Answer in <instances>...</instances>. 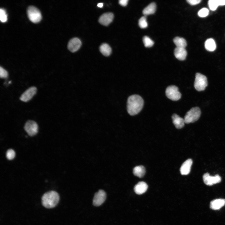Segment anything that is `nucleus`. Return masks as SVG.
Returning <instances> with one entry per match:
<instances>
[{
	"mask_svg": "<svg viewBox=\"0 0 225 225\" xmlns=\"http://www.w3.org/2000/svg\"><path fill=\"white\" fill-rule=\"evenodd\" d=\"M144 104L142 98L138 95H133L128 98L127 110L129 114L132 116L138 114L142 109Z\"/></svg>",
	"mask_w": 225,
	"mask_h": 225,
	"instance_id": "nucleus-1",
	"label": "nucleus"
},
{
	"mask_svg": "<svg viewBox=\"0 0 225 225\" xmlns=\"http://www.w3.org/2000/svg\"><path fill=\"white\" fill-rule=\"evenodd\" d=\"M201 114L200 109L198 107L192 108L185 114L184 117L185 123L188 124L194 122L198 120Z\"/></svg>",
	"mask_w": 225,
	"mask_h": 225,
	"instance_id": "nucleus-3",
	"label": "nucleus"
},
{
	"mask_svg": "<svg viewBox=\"0 0 225 225\" xmlns=\"http://www.w3.org/2000/svg\"><path fill=\"white\" fill-rule=\"evenodd\" d=\"M207 86L208 81L206 76L200 73H196L194 82L195 89L198 91H203Z\"/></svg>",
	"mask_w": 225,
	"mask_h": 225,
	"instance_id": "nucleus-4",
	"label": "nucleus"
},
{
	"mask_svg": "<svg viewBox=\"0 0 225 225\" xmlns=\"http://www.w3.org/2000/svg\"><path fill=\"white\" fill-rule=\"evenodd\" d=\"M0 20L2 22H5L7 20V15L5 10L3 8L0 9Z\"/></svg>",
	"mask_w": 225,
	"mask_h": 225,
	"instance_id": "nucleus-26",
	"label": "nucleus"
},
{
	"mask_svg": "<svg viewBox=\"0 0 225 225\" xmlns=\"http://www.w3.org/2000/svg\"><path fill=\"white\" fill-rule=\"evenodd\" d=\"M167 97L172 101H177L181 98V94L178 91V88L174 85L168 86L165 91Z\"/></svg>",
	"mask_w": 225,
	"mask_h": 225,
	"instance_id": "nucleus-6",
	"label": "nucleus"
},
{
	"mask_svg": "<svg viewBox=\"0 0 225 225\" xmlns=\"http://www.w3.org/2000/svg\"><path fill=\"white\" fill-rule=\"evenodd\" d=\"M6 157L9 160L13 159L15 157V153L14 151L12 149L8 150L6 152Z\"/></svg>",
	"mask_w": 225,
	"mask_h": 225,
	"instance_id": "nucleus-28",
	"label": "nucleus"
},
{
	"mask_svg": "<svg viewBox=\"0 0 225 225\" xmlns=\"http://www.w3.org/2000/svg\"><path fill=\"white\" fill-rule=\"evenodd\" d=\"M99 49L101 53L104 56H108L110 55L112 52V49L107 44H102L100 47Z\"/></svg>",
	"mask_w": 225,
	"mask_h": 225,
	"instance_id": "nucleus-23",
	"label": "nucleus"
},
{
	"mask_svg": "<svg viewBox=\"0 0 225 225\" xmlns=\"http://www.w3.org/2000/svg\"><path fill=\"white\" fill-rule=\"evenodd\" d=\"M37 89L35 87H32L26 90L21 95L20 100L24 102H27L30 100L36 94Z\"/></svg>",
	"mask_w": 225,
	"mask_h": 225,
	"instance_id": "nucleus-9",
	"label": "nucleus"
},
{
	"mask_svg": "<svg viewBox=\"0 0 225 225\" xmlns=\"http://www.w3.org/2000/svg\"><path fill=\"white\" fill-rule=\"evenodd\" d=\"M8 76L7 71L2 67L0 68V77L1 78H6Z\"/></svg>",
	"mask_w": 225,
	"mask_h": 225,
	"instance_id": "nucleus-29",
	"label": "nucleus"
},
{
	"mask_svg": "<svg viewBox=\"0 0 225 225\" xmlns=\"http://www.w3.org/2000/svg\"><path fill=\"white\" fill-rule=\"evenodd\" d=\"M138 25L140 27L142 28H146L148 27L146 16L144 15L140 18L138 21Z\"/></svg>",
	"mask_w": 225,
	"mask_h": 225,
	"instance_id": "nucleus-25",
	"label": "nucleus"
},
{
	"mask_svg": "<svg viewBox=\"0 0 225 225\" xmlns=\"http://www.w3.org/2000/svg\"><path fill=\"white\" fill-rule=\"evenodd\" d=\"M203 180L205 184L211 186L220 182L221 181V178L218 175L211 176L208 173H206L203 175Z\"/></svg>",
	"mask_w": 225,
	"mask_h": 225,
	"instance_id": "nucleus-8",
	"label": "nucleus"
},
{
	"mask_svg": "<svg viewBox=\"0 0 225 225\" xmlns=\"http://www.w3.org/2000/svg\"><path fill=\"white\" fill-rule=\"evenodd\" d=\"M142 40L144 46L146 47H151L154 43L153 41L147 36H144Z\"/></svg>",
	"mask_w": 225,
	"mask_h": 225,
	"instance_id": "nucleus-24",
	"label": "nucleus"
},
{
	"mask_svg": "<svg viewBox=\"0 0 225 225\" xmlns=\"http://www.w3.org/2000/svg\"><path fill=\"white\" fill-rule=\"evenodd\" d=\"M209 12V10L207 8H203L198 11V15L200 17H205L208 16Z\"/></svg>",
	"mask_w": 225,
	"mask_h": 225,
	"instance_id": "nucleus-27",
	"label": "nucleus"
},
{
	"mask_svg": "<svg viewBox=\"0 0 225 225\" xmlns=\"http://www.w3.org/2000/svg\"><path fill=\"white\" fill-rule=\"evenodd\" d=\"M156 8V4L152 2L145 7L142 11V13L145 16L153 14L155 12Z\"/></svg>",
	"mask_w": 225,
	"mask_h": 225,
	"instance_id": "nucleus-19",
	"label": "nucleus"
},
{
	"mask_svg": "<svg viewBox=\"0 0 225 225\" xmlns=\"http://www.w3.org/2000/svg\"><path fill=\"white\" fill-rule=\"evenodd\" d=\"M148 188V185L145 182H139L134 186V190L136 193L141 195L145 192Z\"/></svg>",
	"mask_w": 225,
	"mask_h": 225,
	"instance_id": "nucleus-14",
	"label": "nucleus"
},
{
	"mask_svg": "<svg viewBox=\"0 0 225 225\" xmlns=\"http://www.w3.org/2000/svg\"><path fill=\"white\" fill-rule=\"evenodd\" d=\"M172 122L176 128L178 129L182 128L185 123L184 119L176 114H173L172 116Z\"/></svg>",
	"mask_w": 225,
	"mask_h": 225,
	"instance_id": "nucleus-16",
	"label": "nucleus"
},
{
	"mask_svg": "<svg viewBox=\"0 0 225 225\" xmlns=\"http://www.w3.org/2000/svg\"><path fill=\"white\" fill-rule=\"evenodd\" d=\"M225 205V199L219 198L214 199L210 203V207L212 209H219Z\"/></svg>",
	"mask_w": 225,
	"mask_h": 225,
	"instance_id": "nucleus-15",
	"label": "nucleus"
},
{
	"mask_svg": "<svg viewBox=\"0 0 225 225\" xmlns=\"http://www.w3.org/2000/svg\"><path fill=\"white\" fill-rule=\"evenodd\" d=\"M133 172L135 176L141 178L143 177L145 173V169L143 166H137L134 168Z\"/></svg>",
	"mask_w": 225,
	"mask_h": 225,
	"instance_id": "nucleus-21",
	"label": "nucleus"
},
{
	"mask_svg": "<svg viewBox=\"0 0 225 225\" xmlns=\"http://www.w3.org/2000/svg\"><path fill=\"white\" fill-rule=\"evenodd\" d=\"M205 47L207 50L212 52L215 50L216 45L214 40L210 38L206 40L205 43Z\"/></svg>",
	"mask_w": 225,
	"mask_h": 225,
	"instance_id": "nucleus-20",
	"label": "nucleus"
},
{
	"mask_svg": "<svg viewBox=\"0 0 225 225\" xmlns=\"http://www.w3.org/2000/svg\"><path fill=\"white\" fill-rule=\"evenodd\" d=\"M201 0H187V1L190 4L193 5H197L201 2Z\"/></svg>",
	"mask_w": 225,
	"mask_h": 225,
	"instance_id": "nucleus-30",
	"label": "nucleus"
},
{
	"mask_svg": "<svg viewBox=\"0 0 225 225\" xmlns=\"http://www.w3.org/2000/svg\"><path fill=\"white\" fill-rule=\"evenodd\" d=\"M176 58L180 60H184L187 55V52L185 48H176L174 50Z\"/></svg>",
	"mask_w": 225,
	"mask_h": 225,
	"instance_id": "nucleus-17",
	"label": "nucleus"
},
{
	"mask_svg": "<svg viewBox=\"0 0 225 225\" xmlns=\"http://www.w3.org/2000/svg\"><path fill=\"white\" fill-rule=\"evenodd\" d=\"M106 197V192L103 190H100L94 195L93 204L95 206H98L105 201Z\"/></svg>",
	"mask_w": 225,
	"mask_h": 225,
	"instance_id": "nucleus-10",
	"label": "nucleus"
},
{
	"mask_svg": "<svg viewBox=\"0 0 225 225\" xmlns=\"http://www.w3.org/2000/svg\"><path fill=\"white\" fill-rule=\"evenodd\" d=\"M97 6L99 8H102L103 6V3H99L98 4Z\"/></svg>",
	"mask_w": 225,
	"mask_h": 225,
	"instance_id": "nucleus-32",
	"label": "nucleus"
},
{
	"mask_svg": "<svg viewBox=\"0 0 225 225\" xmlns=\"http://www.w3.org/2000/svg\"><path fill=\"white\" fill-rule=\"evenodd\" d=\"M225 5V0H209L208 5L210 9L212 11L215 10L219 6Z\"/></svg>",
	"mask_w": 225,
	"mask_h": 225,
	"instance_id": "nucleus-18",
	"label": "nucleus"
},
{
	"mask_svg": "<svg viewBox=\"0 0 225 225\" xmlns=\"http://www.w3.org/2000/svg\"><path fill=\"white\" fill-rule=\"evenodd\" d=\"M81 42L78 38H74L71 39L68 44V48L72 52L78 51L81 45Z\"/></svg>",
	"mask_w": 225,
	"mask_h": 225,
	"instance_id": "nucleus-11",
	"label": "nucleus"
},
{
	"mask_svg": "<svg viewBox=\"0 0 225 225\" xmlns=\"http://www.w3.org/2000/svg\"><path fill=\"white\" fill-rule=\"evenodd\" d=\"M114 15L111 12H107L102 14L99 18L98 21L102 25H108L112 21Z\"/></svg>",
	"mask_w": 225,
	"mask_h": 225,
	"instance_id": "nucleus-12",
	"label": "nucleus"
},
{
	"mask_svg": "<svg viewBox=\"0 0 225 225\" xmlns=\"http://www.w3.org/2000/svg\"><path fill=\"white\" fill-rule=\"evenodd\" d=\"M27 14L29 19L33 23H38L42 19V17L40 12L37 8L33 6H30L28 7Z\"/></svg>",
	"mask_w": 225,
	"mask_h": 225,
	"instance_id": "nucleus-5",
	"label": "nucleus"
},
{
	"mask_svg": "<svg viewBox=\"0 0 225 225\" xmlns=\"http://www.w3.org/2000/svg\"><path fill=\"white\" fill-rule=\"evenodd\" d=\"M59 197L58 193L54 191H50L45 193L42 198L43 205L47 208H52L58 203Z\"/></svg>",
	"mask_w": 225,
	"mask_h": 225,
	"instance_id": "nucleus-2",
	"label": "nucleus"
},
{
	"mask_svg": "<svg viewBox=\"0 0 225 225\" xmlns=\"http://www.w3.org/2000/svg\"><path fill=\"white\" fill-rule=\"evenodd\" d=\"M192 161L191 159H188L185 161L182 164L180 171L182 175H187L190 172Z\"/></svg>",
	"mask_w": 225,
	"mask_h": 225,
	"instance_id": "nucleus-13",
	"label": "nucleus"
},
{
	"mask_svg": "<svg viewBox=\"0 0 225 225\" xmlns=\"http://www.w3.org/2000/svg\"><path fill=\"white\" fill-rule=\"evenodd\" d=\"M128 0H120L119 1V4L122 6H126L128 2Z\"/></svg>",
	"mask_w": 225,
	"mask_h": 225,
	"instance_id": "nucleus-31",
	"label": "nucleus"
},
{
	"mask_svg": "<svg viewBox=\"0 0 225 225\" xmlns=\"http://www.w3.org/2000/svg\"><path fill=\"white\" fill-rule=\"evenodd\" d=\"M24 129L29 136H32L37 133L38 126L37 123L35 121L29 120L25 123Z\"/></svg>",
	"mask_w": 225,
	"mask_h": 225,
	"instance_id": "nucleus-7",
	"label": "nucleus"
},
{
	"mask_svg": "<svg viewBox=\"0 0 225 225\" xmlns=\"http://www.w3.org/2000/svg\"><path fill=\"white\" fill-rule=\"evenodd\" d=\"M173 41L177 48H185L187 45L186 40L182 38L176 37L174 38Z\"/></svg>",
	"mask_w": 225,
	"mask_h": 225,
	"instance_id": "nucleus-22",
	"label": "nucleus"
}]
</instances>
